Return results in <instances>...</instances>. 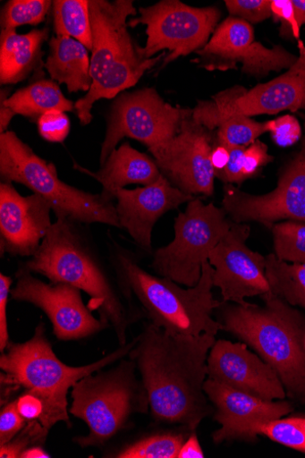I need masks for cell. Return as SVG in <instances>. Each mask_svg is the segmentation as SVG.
I'll return each instance as SVG.
<instances>
[{"mask_svg": "<svg viewBox=\"0 0 305 458\" xmlns=\"http://www.w3.org/2000/svg\"><path fill=\"white\" fill-rule=\"evenodd\" d=\"M216 336H174L148 322L128 354L140 373L155 422L196 431L214 412L204 392Z\"/></svg>", "mask_w": 305, "mask_h": 458, "instance_id": "obj_1", "label": "cell"}, {"mask_svg": "<svg viewBox=\"0 0 305 458\" xmlns=\"http://www.w3.org/2000/svg\"><path fill=\"white\" fill-rule=\"evenodd\" d=\"M82 225L57 218L35 255L20 267L84 291L91 298L89 309L99 313L100 319L114 331L119 345L124 346L128 329L145 312Z\"/></svg>", "mask_w": 305, "mask_h": 458, "instance_id": "obj_2", "label": "cell"}, {"mask_svg": "<svg viewBox=\"0 0 305 458\" xmlns=\"http://www.w3.org/2000/svg\"><path fill=\"white\" fill-rule=\"evenodd\" d=\"M110 260L121 279L133 293L149 322L174 336L216 335L224 330L213 318L223 303L212 294L214 268L205 262L197 285L182 288L167 277L144 270L135 256L118 242L110 243Z\"/></svg>", "mask_w": 305, "mask_h": 458, "instance_id": "obj_3", "label": "cell"}, {"mask_svg": "<svg viewBox=\"0 0 305 458\" xmlns=\"http://www.w3.org/2000/svg\"><path fill=\"white\" fill-rule=\"evenodd\" d=\"M45 324L39 323L32 338L23 344L11 343L0 356L2 386L6 387L5 397L20 388L42 400L43 413L38 420L50 433L58 423L72 427L68 411V393L82 378L103 369L128 356L136 344V339L106 356L81 367H70L55 355L47 337Z\"/></svg>", "mask_w": 305, "mask_h": 458, "instance_id": "obj_4", "label": "cell"}, {"mask_svg": "<svg viewBox=\"0 0 305 458\" xmlns=\"http://www.w3.org/2000/svg\"><path fill=\"white\" fill-rule=\"evenodd\" d=\"M261 299L264 307L226 305L220 322L275 370L286 396L305 405V317L273 293Z\"/></svg>", "mask_w": 305, "mask_h": 458, "instance_id": "obj_5", "label": "cell"}, {"mask_svg": "<svg viewBox=\"0 0 305 458\" xmlns=\"http://www.w3.org/2000/svg\"><path fill=\"white\" fill-rule=\"evenodd\" d=\"M93 30L91 77L89 93L75 103L83 126L93 120L92 108L101 99H112L133 88L144 73L165 57L145 59L128 32L127 19L138 11L132 0H89Z\"/></svg>", "mask_w": 305, "mask_h": 458, "instance_id": "obj_6", "label": "cell"}, {"mask_svg": "<svg viewBox=\"0 0 305 458\" xmlns=\"http://www.w3.org/2000/svg\"><path fill=\"white\" fill-rule=\"evenodd\" d=\"M136 363L122 359L108 369L82 378L72 389L69 409L89 428V434L74 438L80 447H102L130 427L139 413H147L149 401Z\"/></svg>", "mask_w": 305, "mask_h": 458, "instance_id": "obj_7", "label": "cell"}, {"mask_svg": "<svg viewBox=\"0 0 305 458\" xmlns=\"http://www.w3.org/2000/svg\"><path fill=\"white\" fill-rule=\"evenodd\" d=\"M0 177L4 182L22 184L45 198L56 218L121 228L114 199L64 182L56 166L38 156L13 131L0 134Z\"/></svg>", "mask_w": 305, "mask_h": 458, "instance_id": "obj_8", "label": "cell"}, {"mask_svg": "<svg viewBox=\"0 0 305 458\" xmlns=\"http://www.w3.org/2000/svg\"><path fill=\"white\" fill-rule=\"evenodd\" d=\"M233 222L224 208L204 204L199 199L188 202L174 224L175 237L153 255L152 269L159 276L188 287L198 284L203 264L212 250L228 233Z\"/></svg>", "mask_w": 305, "mask_h": 458, "instance_id": "obj_9", "label": "cell"}, {"mask_svg": "<svg viewBox=\"0 0 305 458\" xmlns=\"http://www.w3.org/2000/svg\"><path fill=\"white\" fill-rule=\"evenodd\" d=\"M140 13L139 18L129 21L128 27L147 26V44L144 48L140 47L143 58H154L164 50L169 52L162 68L203 49L221 18V12L216 8H193L179 0H163L140 8Z\"/></svg>", "mask_w": 305, "mask_h": 458, "instance_id": "obj_10", "label": "cell"}, {"mask_svg": "<svg viewBox=\"0 0 305 458\" xmlns=\"http://www.w3.org/2000/svg\"><path fill=\"white\" fill-rule=\"evenodd\" d=\"M193 110L173 106L154 89L122 93L113 104L101 147L100 165L106 163L124 138L136 140L148 148L175 138Z\"/></svg>", "mask_w": 305, "mask_h": 458, "instance_id": "obj_11", "label": "cell"}, {"mask_svg": "<svg viewBox=\"0 0 305 458\" xmlns=\"http://www.w3.org/2000/svg\"><path fill=\"white\" fill-rule=\"evenodd\" d=\"M300 109H305V76L291 68L284 75L250 90L235 87L216 95L211 101H199L192 118L214 131L228 117Z\"/></svg>", "mask_w": 305, "mask_h": 458, "instance_id": "obj_12", "label": "cell"}, {"mask_svg": "<svg viewBox=\"0 0 305 458\" xmlns=\"http://www.w3.org/2000/svg\"><path fill=\"white\" fill-rule=\"evenodd\" d=\"M17 284L11 291L13 301L34 305L51 320L60 341H78L96 335L107 328L82 301L79 288L66 283L43 282L21 267Z\"/></svg>", "mask_w": 305, "mask_h": 458, "instance_id": "obj_13", "label": "cell"}, {"mask_svg": "<svg viewBox=\"0 0 305 458\" xmlns=\"http://www.w3.org/2000/svg\"><path fill=\"white\" fill-rule=\"evenodd\" d=\"M215 140L213 131L191 116L175 138L148 150L173 186L192 196H212L216 177L210 155Z\"/></svg>", "mask_w": 305, "mask_h": 458, "instance_id": "obj_14", "label": "cell"}, {"mask_svg": "<svg viewBox=\"0 0 305 458\" xmlns=\"http://www.w3.org/2000/svg\"><path fill=\"white\" fill-rule=\"evenodd\" d=\"M250 233V225L233 223L209 254L213 284L221 289L225 303L249 306L246 298L272 293L266 272L267 258L248 247Z\"/></svg>", "mask_w": 305, "mask_h": 458, "instance_id": "obj_15", "label": "cell"}, {"mask_svg": "<svg viewBox=\"0 0 305 458\" xmlns=\"http://www.w3.org/2000/svg\"><path fill=\"white\" fill-rule=\"evenodd\" d=\"M206 69H237L264 77L271 72L291 69L298 58L281 47L268 49L254 40L252 26L239 18L230 17L216 28L207 46L197 53Z\"/></svg>", "mask_w": 305, "mask_h": 458, "instance_id": "obj_16", "label": "cell"}, {"mask_svg": "<svg viewBox=\"0 0 305 458\" xmlns=\"http://www.w3.org/2000/svg\"><path fill=\"white\" fill-rule=\"evenodd\" d=\"M223 205L235 224L256 222L269 226L284 219L305 223V146L275 191L257 196L227 185Z\"/></svg>", "mask_w": 305, "mask_h": 458, "instance_id": "obj_17", "label": "cell"}, {"mask_svg": "<svg viewBox=\"0 0 305 458\" xmlns=\"http://www.w3.org/2000/svg\"><path fill=\"white\" fill-rule=\"evenodd\" d=\"M51 204L33 193L22 196L11 182L0 184V254L31 258L53 226Z\"/></svg>", "mask_w": 305, "mask_h": 458, "instance_id": "obj_18", "label": "cell"}, {"mask_svg": "<svg viewBox=\"0 0 305 458\" xmlns=\"http://www.w3.org/2000/svg\"><path fill=\"white\" fill-rule=\"evenodd\" d=\"M204 392L214 408V420L221 426L212 434L217 445L230 441L255 443L250 433L251 425L282 419L294 410L290 402L263 400L208 378Z\"/></svg>", "mask_w": 305, "mask_h": 458, "instance_id": "obj_19", "label": "cell"}, {"mask_svg": "<svg viewBox=\"0 0 305 458\" xmlns=\"http://www.w3.org/2000/svg\"><path fill=\"white\" fill-rule=\"evenodd\" d=\"M207 364L208 379L267 401L286 397L275 370L241 342L216 341Z\"/></svg>", "mask_w": 305, "mask_h": 458, "instance_id": "obj_20", "label": "cell"}, {"mask_svg": "<svg viewBox=\"0 0 305 458\" xmlns=\"http://www.w3.org/2000/svg\"><path fill=\"white\" fill-rule=\"evenodd\" d=\"M106 196L116 199L121 228L147 252L152 250V233L157 222L165 214L195 199L173 186L162 174L148 186L135 190L114 189Z\"/></svg>", "mask_w": 305, "mask_h": 458, "instance_id": "obj_21", "label": "cell"}, {"mask_svg": "<svg viewBox=\"0 0 305 458\" xmlns=\"http://www.w3.org/2000/svg\"><path fill=\"white\" fill-rule=\"evenodd\" d=\"M75 169L101 183L102 193L105 195L114 189L124 188L129 184L148 186L161 175L154 158L138 151L127 142L110 154L98 172L92 173L77 165Z\"/></svg>", "mask_w": 305, "mask_h": 458, "instance_id": "obj_22", "label": "cell"}, {"mask_svg": "<svg viewBox=\"0 0 305 458\" xmlns=\"http://www.w3.org/2000/svg\"><path fill=\"white\" fill-rule=\"evenodd\" d=\"M49 38V30H33L18 34L3 30L0 35V82L15 85L25 80L40 62L41 48Z\"/></svg>", "mask_w": 305, "mask_h": 458, "instance_id": "obj_23", "label": "cell"}, {"mask_svg": "<svg viewBox=\"0 0 305 458\" xmlns=\"http://www.w3.org/2000/svg\"><path fill=\"white\" fill-rule=\"evenodd\" d=\"M49 45L46 68L52 80L64 83L70 93H89L93 85L89 50L78 40L64 36L53 37Z\"/></svg>", "mask_w": 305, "mask_h": 458, "instance_id": "obj_24", "label": "cell"}, {"mask_svg": "<svg viewBox=\"0 0 305 458\" xmlns=\"http://www.w3.org/2000/svg\"><path fill=\"white\" fill-rule=\"evenodd\" d=\"M0 103L12 109L15 114L38 119L53 110L72 112L75 104L67 99L54 80H39L17 91L9 98V92L2 90Z\"/></svg>", "mask_w": 305, "mask_h": 458, "instance_id": "obj_25", "label": "cell"}, {"mask_svg": "<svg viewBox=\"0 0 305 458\" xmlns=\"http://www.w3.org/2000/svg\"><path fill=\"white\" fill-rule=\"evenodd\" d=\"M266 272L274 295L305 310V264H289L271 254L267 257Z\"/></svg>", "mask_w": 305, "mask_h": 458, "instance_id": "obj_26", "label": "cell"}, {"mask_svg": "<svg viewBox=\"0 0 305 458\" xmlns=\"http://www.w3.org/2000/svg\"><path fill=\"white\" fill-rule=\"evenodd\" d=\"M53 16L56 36L72 38L93 50L89 0H55Z\"/></svg>", "mask_w": 305, "mask_h": 458, "instance_id": "obj_27", "label": "cell"}, {"mask_svg": "<svg viewBox=\"0 0 305 458\" xmlns=\"http://www.w3.org/2000/svg\"><path fill=\"white\" fill-rule=\"evenodd\" d=\"M187 428L166 430L140 438L122 448L113 457L117 458H178L191 433Z\"/></svg>", "mask_w": 305, "mask_h": 458, "instance_id": "obj_28", "label": "cell"}, {"mask_svg": "<svg viewBox=\"0 0 305 458\" xmlns=\"http://www.w3.org/2000/svg\"><path fill=\"white\" fill-rule=\"evenodd\" d=\"M250 433L258 441L265 436L274 442L305 454V413L251 425Z\"/></svg>", "mask_w": 305, "mask_h": 458, "instance_id": "obj_29", "label": "cell"}, {"mask_svg": "<svg viewBox=\"0 0 305 458\" xmlns=\"http://www.w3.org/2000/svg\"><path fill=\"white\" fill-rule=\"evenodd\" d=\"M274 123H258L242 115L228 117L217 126L216 142L227 148L248 147L261 135L271 132Z\"/></svg>", "mask_w": 305, "mask_h": 458, "instance_id": "obj_30", "label": "cell"}, {"mask_svg": "<svg viewBox=\"0 0 305 458\" xmlns=\"http://www.w3.org/2000/svg\"><path fill=\"white\" fill-rule=\"evenodd\" d=\"M275 255L282 261L305 264V223L289 221L273 225Z\"/></svg>", "mask_w": 305, "mask_h": 458, "instance_id": "obj_31", "label": "cell"}, {"mask_svg": "<svg viewBox=\"0 0 305 458\" xmlns=\"http://www.w3.org/2000/svg\"><path fill=\"white\" fill-rule=\"evenodd\" d=\"M53 4L50 0H11L3 11V30H16L23 25L36 26L42 23Z\"/></svg>", "mask_w": 305, "mask_h": 458, "instance_id": "obj_32", "label": "cell"}, {"mask_svg": "<svg viewBox=\"0 0 305 458\" xmlns=\"http://www.w3.org/2000/svg\"><path fill=\"white\" fill-rule=\"evenodd\" d=\"M40 137L52 143L64 142L71 131V121L65 112L53 110L37 121Z\"/></svg>", "mask_w": 305, "mask_h": 458, "instance_id": "obj_33", "label": "cell"}, {"mask_svg": "<svg viewBox=\"0 0 305 458\" xmlns=\"http://www.w3.org/2000/svg\"><path fill=\"white\" fill-rule=\"evenodd\" d=\"M269 0H226L225 4L233 17L247 22L258 23L272 16Z\"/></svg>", "mask_w": 305, "mask_h": 458, "instance_id": "obj_34", "label": "cell"}, {"mask_svg": "<svg viewBox=\"0 0 305 458\" xmlns=\"http://www.w3.org/2000/svg\"><path fill=\"white\" fill-rule=\"evenodd\" d=\"M17 407V400L4 404L0 413V445L11 442L26 426Z\"/></svg>", "mask_w": 305, "mask_h": 458, "instance_id": "obj_35", "label": "cell"}, {"mask_svg": "<svg viewBox=\"0 0 305 458\" xmlns=\"http://www.w3.org/2000/svg\"><path fill=\"white\" fill-rule=\"evenodd\" d=\"M274 159L268 152V147L256 140L248 146L242 156V175L244 181L252 178L259 169L269 164Z\"/></svg>", "mask_w": 305, "mask_h": 458, "instance_id": "obj_36", "label": "cell"}, {"mask_svg": "<svg viewBox=\"0 0 305 458\" xmlns=\"http://www.w3.org/2000/svg\"><path fill=\"white\" fill-rule=\"evenodd\" d=\"M274 121L271 134L276 145L281 148H287L299 141L301 130L298 120L294 116L286 114Z\"/></svg>", "mask_w": 305, "mask_h": 458, "instance_id": "obj_37", "label": "cell"}, {"mask_svg": "<svg viewBox=\"0 0 305 458\" xmlns=\"http://www.w3.org/2000/svg\"><path fill=\"white\" fill-rule=\"evenodd\" d=\"M13 279L0 274V351L2 353L11 344L8 327L7 307Z\"/></svg>", "mask_w": 305, "mask_h": 458, "instance_id": "obj_38", "label": "cell"}, {"mask_svg": "<svg viewBox=\"0 0 305 458\" xmlns=\"http://www.w3.org/2000/svg\"><path fill=\"white\" fill-rule=\"evenodd\" d=\"M272 15L275 20L282 21L284 26H287L292 35L300 38V28L301 26L292 2L290 0H272Z\"/></svg>", "mask_w": 305, "mask_h": 458, "instance_id": "obj_39", "label": "cell"}, {"mask_svg": "<svg viewBox=\"0 0 305 458\" xmlns=\"http://www.w3.org/2000/svg\"><path fill=\"white\" fill-rule=\"evenodd\" d=\"M247 147H235L230 148V161L226 168L215 174V177L226 183H241L244 182L242 175V156Z\"/></svg>", "mask_w": 305, "mask_h": 458, "instance_id": "obj_40", "label": "cell"}, {"mask_svg": "<svg viewBox=\"0 0 305 458\" xmlns=\"http://www.w3.org/2000/svg\"><path fill=\"white\" fill-rule=\"evenodd\" d=\"M17 407L27 422L38 420L43 413V409H45L42 400L28 392H24L17 399Z\"/></svg>", "mask_w": 305, "mask_h": 458, "instance_id": "obj_41", "label": "cell"}, {"mask_svg": "<svg viewBox=\"0 0 305 458\" xmlns=\"http://www.w3.org/2000/svg\"><path fill=\"white\" fill-rule=\"evenodd\" d=\"M210 159L215 174L224 171L230 161V148L216 143L215 140Z\"/></svg>", "mask_w": 305, "mask_h": 458, "instance_id": "obj_42", "label": "cell"}, {"mask_svg": "<svg viewBox=\"0 0 305 458\" xmlns=\"http://www.w3.org/2000/svg\"><path fill=\"white\" fill-rule=\"evenodd\" d=\"M205 454L200 445L196 431L191 433L182 445L178 458H204Z\"/></svg>", "mask_w": 305, "mask_h": 458, "instance_id": "obj_43", "label": "cell"}, {"mask_svg": "<svg viewBox=\"0 0 305 458\" xmlns=\"http://www.w3.org/2000/svg\"><path fill=\"white\" fill-rule=\"evenodd\" d=\"M15 115L12 109L0 103V134L8 131L9 124Z\"/></svg>", "mask_w": 305, "mask_h": 458, "instance_id": "obj_44", "label": "cell"}, {"mask_svg": "<svg viewBox=\"0 0 305 458\" xmlns=\"http://www.w3.org/2000/svg\"><path fill=\"white\" fill-rule=\"evenodd\" d=\"M21 458H48L51 455L47 453L40 445H34L25 450L21 455Z\"/></svg>", "mask_w": 305, "mask_h": 458, "instance_id": "obj_45", "label": "cell"}, {"mask_svg": "<svg viewBox=\"0 0 305 458\" xmlns=\"http://www.w3.org/2000/svg\"><path fill=\"white\" fill-rule=\"evenodd\" d=\"M292 4L295 8L298 19L302 25L305 18V0H293Z\"/></svg>", "mask_w": 305, "mask_h": 458, "instance_id": "obj_46", "label": "cell"}, {"mask_svg": "<svg viewBox=\"0 0 305 458\" xmlns=\"http://www.w3.org/2000/svg\"><path fill=\"white\" fill-rule=\"evenodd\" d=\"M292 69L305 76V58L300 55L296 64L292 67Z\"/></svg>", "mask_w": 305, "mask_h": 458, "instance_id": "obj_47", "label": "cell"}, {"mask_svg": "<svg viewBox=\"0 0 305 458\" xmlns=\"http://www.w3.org/2000/svg\"><path fill=\"white\" fill-rule=\"evenodd\" d=\"M304 22H305V18H304ZM300 55H301L305 58V47H302L301 45L300 46Z\"/></svg>", "mask_w": 305, "mask_h": 458, "instance_id": "obj_48", "label": "cell"}, {"mask_svg": "<svg viewBox=\"0 0 305 458\" xmlns=\"http://www.w3.org/2000/svg\"><path fill=\"white\" fill-rule=\"evenodd\" d=\"M304 346H305V337H304Z\"/></svg>", "mask_w": 305, "mask_h": 458, "instance_id": "obj_49", "label": "cell"}]
</instances>
